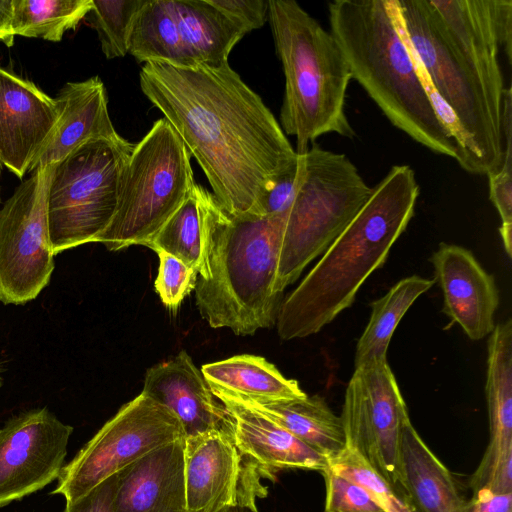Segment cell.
Instances as JSON below:
<instances>
[{
  "instance_id": "cell-17",
  "label": "cell",
  "mask_w": 512,
  "mask_h": 512,
  "mask_svg": "<svg viewBox=\"0 0 512 512\" xmlns=\"http://www.w3.org/2000/svg\"><path fill=\"white\" fill-rule=\"evenodd\" d=\"M59 117L54 98L0 67V162L18 178L29 172Z\"/></svg>"
},
{
  "instance_id": "cell-23",
  "label": "cell",
  "mask_w": 512,
  "mask_h": 512,
  "mask_svg": "<svg viewBox=\"0 0 512 512\" xmlns=\"http://www.w3.org/2000/svg\"><path fill=\"white\" fill-rule=\"evenodd\" d=\"M400 490L411 512H467L450 471L428 448L410 418L400 441Z\"/></svg>"
},
{
  "instance_id": "cell-40",
  "label": "cell",
  "mask_w": 512,
  "mask_h": 512,
  "mask_svg": "<svg viewBox=\"0 0 512 512\" xmlns=\"http://www.w3.org/2000/svg\"><path fill=\"white\" fill-rule=\"evenodd\" d=\"M13 0H0V41L12 46L14 32L12 29Z\"/></svg>"
},
{
  "instance_id": "cell-15",
  "label": "cell",
  "mask_w": 512,
  "mask_h": 512,
  "mask_svg": "<svg viewBox=\"0 0 512 512\" xmlns=\"http://www.w3.org/2000/svg\"><path fill=\"white\" fill-rule=\"evenodd\" d=\"M72 432L47 408L6 422L0 429V508L58 479Z\"/></svg>"
},
{
  "instance_id": "cell-35",
  "label": "cell",
  "mask_w": 512,
  "mask_h": 512,
  "mask_svg": "<svg viewBox=\"0 0 512 512\" xmlns=\"http://www.w3.org/2000/svg\"><path fill=\"white\" fill-rule=\"evenodd\" d=\"M321 473L326 486L325 512H385L362 486L329 467Z\"/></svg>"
},
{
  "instance_id": "cell-13",
  "label": "cell",
  "mask_w": 512,
  "mask_h": 512,
  "mask_svg": "<svg viewBox=\"0 0 512 512\" xmlns=\"http://www.w3.org/2000/svg\"><path fill=\"white\" fill-rule=\"evenodd\" d=\"M340 418L346 447L358 452L401 495L400 441L409 414L387 359L354 368Z\"/></svg>"
},
{
  "instance_id": "cell-27",
  "label": "cell",
  "mask_w": 512,
  "mask_h": 512,
  "mask_svg": "<svg viewBox=\"0 0 512 512\" xmlns=\"http://www.w3.org/2000/svg\"><path fill=\"white\" fill-rule=\"evenodd\" d=\"M486 398L491 444H512V321L495 325L488 342Z\"/></svg>"
},
{
  "instance_id": "cell-10",
  "label": "cell",
  "mask_w": 512,
  "mask_h": 512,
  "mask_svg": "<svg viewBox=\"0 0 512 512\" xmlns=\"http://www.w3.org/2000/svg\"><path fill=\"white\" fill-rule=\"evenodd\" d=\"M245 34L210 0H144L131 26L129 53L144 63L219 67Z\"/></svg>"
},
{
  "instance_id": "cell-11",
  "label": "cell",
  "mask_w": 512,
  "mask_h": 512,
  "mask_svg": "<svg viewBox=\"0 0 512 512\" xmlns=\"http://www.w3.org/2000/svg\"><path fill=\"white\" fill-rule=\"evenodd\" d=\"M182 438L177 416L141 392L64 465L51 494L73 502L148 452Z\"/></svg>"
},
{
  "instance_id": "cell-1",
  "label": "cell",
  "mask_w": 512,
  "mask_h": 512,
  "mask_svg": "<svg viewBox=\"0 0 512 512\" xmlns=\"http://www.w3.org/2000/svg\"><path fill=\"white\" fill-rule=\"evenodd\" d=\"M140 88L171 124L232 215L262 216L273 184L298 154L261 97L229 66L176 67L149 61Z\"/></svg>"
},
{
  "instance_id": "cell-22",
  "label": "cell",
  "mask_w": 512,
  "mask_h": 512,
  "mask_svg": "<svg viewBox=\"0 0 512 512\" xmlns=\"http://www.w3.org/2000/svg\"><path fill=\"white\" fill-rule=\"evenodd\" d=\"M54 99L59 110L57 123L29 172L58 163L90 139L121 137L111 122L106 89L98 76L66 83Z\"/></svg>"
},
{
  "instance_id": "cell-33",
  "label": "cell",
  "mask_w": 512,
  "mask_h": 512,
  "mask_svg": "<svg viewBox=\"0 0 512 512\" xmlns=\"http://www.w3.org/2000/svg\"><path fill=\"white\" fill-rule=\"evenodd\" d=\"M156 253L159 258V268L154 287L164 306L175 311L184 298L195 289L198 272L169 253L164 251Z\"/></svg>"
},
{
  "instance_id": "cell-34",
  "label": "cell",
  "mask_w": 512,
  "mask_h": 512,
  "mask_svg": "<svg viewBox=\"0 0 512 512\" xmlns=\"http://www.w3.org/2000/svg\"><path fill=\"white\" fill-rule=\"evenodd\" d=\"M474 492L512 493V445L488 443L481 462L470 479Z\"/></svg>"
},
{
  "instance_id": "cell-2",
  "label": "cell",
  "mask_w": 512,
  "mask_h": 512,
  "mask_svg": "<svg viewBox=\"0 0 512 512\" xmlns=\"http://www.w3.org/2000/svg\"><path fill=\"white\" fill-rule=\"evenodd\" d=\"M418 196L419 185L409 165L393 166L372 187L349 224L281 302L276 317L281 339L316 334L352 305L407 228Z\"/></svg>"
},
{
  "instance_id": "cell-39",
  "label": "cell",
  "mask_w": 512,
  "mask_h": 512,
  "mask_svg": "<svg viewBox=\"0 0 512 512\" xmlns=\"http://www.w3.org/2000/svg\"><path fill=\"white\" fill-rule=\"evenodd\" d=\"M467 512H512V493L474 492L472 499L467 501Z\"/></svg>"
},
{
  "instance_id": "cell-25",
  "label": "cell",
  "mask_w": 512,
  "mask_h": 512,
  "mask_svg": "<svg viewBox=\"0 0 512 512\" xmlns=\"http://www.w3.org/2000/svg\"><path fill=\"white\" fill-rule=\"evenodd\" d=\"M211 388L250 398L300 399L306 393L294 379H288L272 363L255 355H236L202 366Z\"/></svg>"
},
{
  "instance_id": "cell-42",
  "label": "cell",
  "mask_w": 512,
  "mask_h": 512,
  "mask_svg": "<svg viewBox=\"0 0 512 512\" xmlns=\"http://www.w3.org/2000/svg\"><path fill=\"white\" fill-rule=\"evenodd\" d=\"M1 171H2V164H1V162H0V174H1Z\"/></svg>"
},
{
  "instance_id": "cell-21",
  "label": "cell",
  "mask_w": 512,
  "mask_h": 512,
  "mask_svg": "<svg viewBox=\"0 0 512 512\" xmlns=\"http://www.w3.org/2000/svg\"><path fill=\"white\" fill-rule=\"evenodd\" d=\"M229 416L238 450L269 474L283 468L322 472L328 460L270 418L246 405L231 393L211 388Z\"/></svg>"
},
{
  "instance_id": "cell-4",
  "label": "cell",
  "mask_w": 512,
  "mask_h": 512,
  "mask_svg": "<svg viewBox=\"0 0 512 512\" xmlns=\"http://www.w3.org/2000/svg\"><path fill=\"white\" fill-rule=\"evenodd\" d=\"M328 19L352 79L390 123L430 151L456 159L455 141L425 89L396 0H334Z\"/></svg>"
},
{
  "instance_id": "cell-19",
  "label": "cell",
  "mask_w": 512,
  "mask_h": 512,
  "mask_svg": "<svg viewBox=\"0 0 512 512\" xmlns=\"http://www.w3.org/2000/svg\"><path fill=\"white\" fill-rule=\"evenodd\" d=\"M142 393L177 416L185 438L231 430L225 407L184 350L147 370Z\"/></svg>"
},
{
  "instance_id": "cell-32",
  "label": "cell",
  "mask_w": 512,
  "mask_h": 512,
  "mask_svg": "<svg viewBox=\"0 0 512 512\" xmlns=\"http://www.w3.org/2000/svg\"><path fill=\"white\" fill-rule=\"evenodd\" d=\"M503 160L500 168L488 174L489 198L497 209L501 226L499 229L504 249L512 256V125L502 127Z\"/></svg>"
},
{
  "instance_id": "cell-37",
  "label": "cell",
  "mask_w": 512,
  "mask_h": 512,
  "mask_svg": "<svg viewBox=\"0 0 512 512\" xmlns=\"http://www.w3.org/2000/svg\"><path fill=\"white\" fill-rule=\"evenodd\" d=\"M297 189V166L280 177L267 191L262 203V216L282 214L289 210Z\"/></svg>"
},
{
  "instance_id": "cell-6",
  "label": "cell",
  "mask_w": 512,
  "mask_h": 512,
  "mask_svg": "<svg viewBox=\"0 0 512 512\" xmlns=\"http://www.w3.org/2000/svg\"><path fill=\"white\" fill-rule=\"evenodd\" d=\"M406 37L434 109L453 137L456 161L474 175L498 170L503 160L501 117L449 38L430 0H396Z\"/></svg>"
},
{
  "instance_id": "cell-3",
  "label": "cell",
  "mask_w": 512,
  "mask_h": 512,
  "mask_svg": "<svg viewBox=\"0 0 512 512\" xmlns=\"http://www.w3.org/2000/svg\"><path fill=\"white\" fill-rule=\"evenodd\" d=\"M203 266L195 286L196 306L212 328L253 335L276 323L281 297L274 293L287 212L232 215L206 188L195 185Z\"/></svg>"
},
{
  "instance_id": "cell-26",
  "label": "cell",
  "mask_w": 512,
  "mask_h": 512,
  "mask_svg": "<svg viewBox=\"0 0 512 512\" xmlns=\"http://www.w3.org/2000/svg\"><path fill=\"white\" fill-rule=\"evenodd\" d=\"M434 283L435 280L418 275L408 276L370 304L371 315L356 345L354 368L387 359V349L399 322L416 299Z\"/></svg>"
},
{
  "instance_id": "cell-12",
  "label": "cell",
  "mask_w": 512,
  "mask_h": 512,
  "mask_svg": "<svg viewBox=\"0 0 512 512\" xmlns=\"http://www.w3.org/2000/svg\"><path fill=\"white\" fill-rule=\"evenodd\" d=\"M52 165L39 167L0 209V301L25 304L49 284L54 270L47 217Z\"/></svg>"
},
{
  "instance_id": "cell-16",
  "label": "cell",
  "mask_w": 512,
  "mask_h": 512,
  "mask_svg": "<svg viewBox=\"0 0 512 512\" xmlns=\"http://www.w3.org/2000/svg\"><path fill=\"white\" fill-rule=\"evenodd\" d=\"M449 38L477 77L492 111L502 116L505 91L499 50L511 63V0H430Z\"/></svg>"
},
{
  "instance_id": "cell-28",
  "label": "cell",
  "mask_w": 512,
  "mask_h": 512,
  "mask_svg": "<svg viewBox=\"0 0 512 512\" xmlns=\"http://www.w3.org/2000/svg\"><path fill=\"white\" fill-rule=\"evenodd\" d=\"M92 9V0H13L14 35L58 42Z\"/></svg>"
},
{
  "instance_id": "cell-5",
  "label": "cell",
  "mask_w": 512,
  "mask_h": 512,
  "mask_svg": "<svg viewBox=\"0 0 512 512\" xmlns=\"http://www.w3.org/2000/svg\"><path fill=\"white\" fill-rule=\"evenodd\" d=\"M268 20L285 76L280 126L296 138V153L328 133L353 138L345 112L352 76L332 33L294 0H269Z\"/></svg>"
},
{
  "instance_id": "cell-24",
  "label": "cell",
  "mask_w": 512,
  "mask_h": 512,
  "mask_svg": "<svg viewBox=\"0 0 512 512\" xmlns=\"http://www.w3.org/2000/svg\"><path fill=\"white\" fill-rule=\"evenodd\" d=\"M229 393L270 418L328 461L346 448L341 418L333 413L321 396L267 399Z\"/></svg>"
},
{
  "instance_id": "cell-29",
  "label": "cell",
  "mask_w": 512,
  "mask_h": 512,
  "mask_svg": "<svg viewBox=\"0 0 512 512\" xmlns=\"http://www.w3.org/2000/svg\"><path fill=\"white\" fill-rule=\"evenodd\" d=\"M147 247L155 252L169 253L200 273L203 266V242L195 186Z\"/></svg>"
},
{
  "instance_id": "cell-31",
  "label": "cell",
  "mask_w": 512,
  "mask_h": 512,
  "mask_svg": "<svg viewBox=\"0 0 512 512\" xmlns=\"http://www.w3.org/2000/svg\"><path fill=\"white\" fill-rule=\"evenodd\" d=\"M328 467L362 486L385 512H411L400 493L355 450L346 447Z\"/></svg>"
},
{
  "instance_id": "cell-14",
  "label": "cell",
  "mask_w": 512,
  "mask_h": 512,
  "mask_svg": "<svg viewBox=\"0 0 512 512\" xmlns=\"http://www.w3.org/2000/svg\"><path fill=\"white\" fill-rule=\"evenodd\" d=\"M184 476L187 512H258L256 499L266 494L260 478L271 474L238 450L231 430H214L185 438Z\"/></svg>"
},
{
  "instance_id": "cell-18",
  "label": "cell",
  "mask_w": 512,
  "mask_h": 512,
  "mask_svg": "<svg viewBox=\"0 0 512 512\" xmlns=\"http://www.w3.org/2000/svg\"><path fill=\"white\" fill-rule=\"evenodd\" d=\"M430 262L443 293L442 311L450 318V324H458L471 340L490 335L499 306L493 276L471 251L454 244L440 243Z\"/></svg>"
},
{
  "instance_id": "cell-43",
  "label": "cell",
  "mask_w": 512,
  "mask_h": 512,
  "mask_svg": "<svg viewBox=\"0 0 512 512\" xmlns=\"http://www.w3.org/2000/svg\"><path fill=\"white\" fill-rule=\"evenodd\" d=\"M1 385H2V379H1V377H0V387H1Z\"/></svg>"
},
{
  "instance_id": "cell-9",
  "label": "cell",
  "mask_w": 512,
  "mask_h": 512,
  "mask_svg": "<svg viewBox=\"0 0 512 512\" xmlns=\"http://www.w3.org/2000/svg\"><path fill=\"white\" fill-rule=\"evenodd\" d=\"M135 144L90 139L52 165L47 189L54 254L96 242L116 212L123 169Z\"/></svg>"
},
{
  "instance_id": "cell-41",
  "label": "cell",
  "mask_w": 512,
  "mask_h": 512,
  "mask_svg": "<svg viewBox=\"0 0 512 512\" xmlns=\"http://www.w3.org/2000/svg\"><path fill=\"white\" fill-rule=\"evenodd\" d=\"M220 512H253V511H251V510H249L248 508H245V507L237 506V507L225 508V509H223Z\"/></svg>"
},
{
  "instance_id": "cell-20",
  "label": "cell",
  "mask_w": 512,
  "mask_h": 512,
  "mask_svg": "<svg viewBox=\"0 0 512 512\" xmlns=\"http://www.w3.org/2000/svg\"><path fill=\"white\" fill-rule=\"evenodd\" d=\"M184 447L175 440L115 473L114 512H187Z\"/></svg>"
},
{
  "instance_id": "cell-30",
  "label": "cell",
  "mask_w": 512,
  "mask_h": 512,
  "mask_svg": "<svg viewBox=\"0 0 512 512\" xmlns=\"http://www.w3.org/2000/svg\"><path fill=\"white\" fill-rule=\"evenodd\" d=\"M144 0H92L91 22L107 59L129 53V35Z\"/></svg>"
},
{
  "instance_id": "cell-7",
  "label": "cell",
  "mask_w": 512,
  "mask_h": 512,
  "mask_svg": "<svg viewBox=\"0 0 512 512\" xmlns=\"http://www.w3.org/2000/svg\"><path fill=\"white\" fill-rule=\"evenodd\" d=\"M372 191L358 168L343 154L313 143L298 154L297 189L287 212L274 293L282 296L303 270L349 224Z\"/></svg>"
},
{
  "instance_id": "cell-36",
  "label": "cell",
  "mask_w": 512,
  "mask_h": 512,
  "mask_svg": "<svg viewBox=\"0 0 512 512\" xmlns=\"http://www.w3.org/2000/svg\"><path fill=\"white\" fill-rule=\"evenodd\" d=\"M247 34L262 27L268 20L269 0H210Z\"/></svg>"
},
{
  "instance_id": "cell-38",
  "label": "cell",
  "mask_w": 512,
  "mask_h": 512,
  "mask_svg": "<svg viewBox=\"0 0 512 512\" xmlns=\"http://www.w3.org/2000/svg\"><path fill=\"white\" fill-rule=\"evenodd\" d=\"M115 474L95 486L79 499L66 503L63 512H114Z\"/></svg>"
},
{
  "instance_id": "cell-8",
  "label": "cell",
  "mask_w": 512,
  "mask_h": 512,
  "mask_svg": "<svg viewBox=\"0 0 512 512\" xmlns=\"http://www.w3.org/2000/svg\"><path fill=\"white\" fill-rule=\"evenodd\" d=\"M190 158L171 124L154 122L127 160L116 212L96 242L110 251L147 247L196 184Z\"/></svg>"
}]
</instances>
